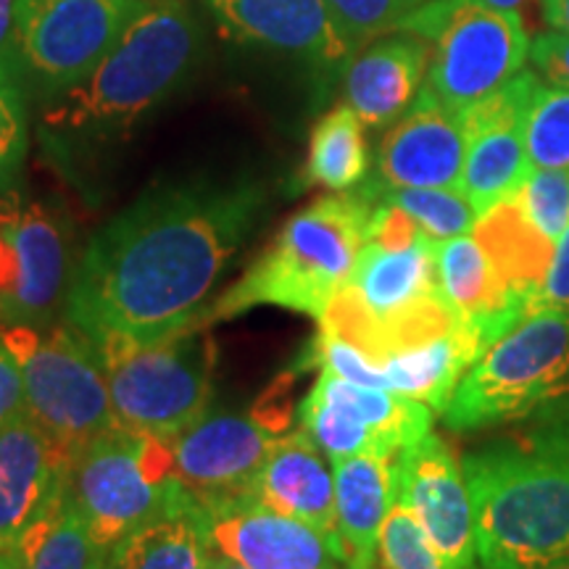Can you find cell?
Masks as SVG:
<instances>
[{
    "mask_svg": "<svg viewBox=\"0 0 569 569\" xmlns=\"http://www.w3.org/2000/svg\"><path fill=\"white\" fill-rule=\"evenodd\" d=\"M430 59V42L419 34L377 38L348 63L346 106H351L365 127L398 122L417 101Z\"/></svg>",
    "mask_w": 569,
    "mask_h": 569,
    "instance_id": "ffe728a7",
    "label": "cell"
},
{
    "mask_svg": "<svg viewBox=\"0 0 569 569\" xmlns=\"http://www.w3.org/2000/svg\"><path fill=\"white\" fill-rule=\"evenodd\" d=\"M398 501L407 503L446 569H480L465 467L440 436L398 453Z\"/></svg>",
    "mask_w": 569,
    "mask_h": 569,
    "instance_id": "5bb4252c",
    "label": "cell"
},
{
    "mask_svg": "<svg viewBox=\"0 0 569 569\" xmlns=\"http://www.w3.org/2000/svg\"><path fill=\"white\" fill-rule=\"evenodd\" d=\"M284 436L264 411L209 409L172 438L174 475L206 509L253 496L277 438Z\"/></svg>",
    "mask_w": 569,
    "mask_h": 569,
    "instance_id": "4fadbf2b",
    "label": "cell"
},
{
    "mask_svg": "<svg viewBox=\"0 0 569 569\" xmlns=\"http://www.w3.org/2000/svg\"><path fill=\"white\" fill-rule=\"evenodd\" d=\"M482 351H486V343L478 332L461 325L459 330L443 338L393 353L382 361V375H386L388 390L417 398L436 415H443L457 393L461 377L480 359Z\"/></svg>",
    "mask_w": 569,
    "mask_h": 569,
    "instance_id": "4316f807",
    "label": "cell"
},
{
    "mask_svg": "<svg viewBox=\"0 0 569 569\" xmlns=\"http://www.w3.org/2000/svg\"><path fill=\"white\" fill-rule=\"evenodd\" d=\"M536 309L569 311V227L557 240V251H553L549 274L536 298Z\"/></svg>",
    "mask_w": 569,
    "mask_h": 569,
    "instance_id": "74e56055",
    "label": "cell"
},
{
    "mask_svg": "<svg viewBox=\"0 0 569 569\" xmlns=\"http://www.w3.org/2000/svg\"><path fill=\"white\" fill-rule=\"evenodd\" d=\"M151 0H17L13 56L48 92L80 84Z\"/></svg>",
    "mask_w": 569,
    "mask_h": 569,
    "instance_id": "30bf717a",
    "label": "cell"
},
{
    "mask_svg": "<svg viewBox=\"0 0 569 569\" xmlns=\"http://www.w3.org/2000/svg\"><path fill=\"white\" fill-rule=\"evenodd\" d=\"M0 343L17 361L34 422L71 457L122 425L101 353L77 327H6Z\"/></svg>",
    "mask_w": 569,
    "mask_h": 569,
    "instance_id": "8992f818",
    "label": "cell"
},
{
    "mask_svg": "<svg viewBox=\"0 0 569 569\" xmlns=\"http://www.w3.org/2000/svg\"><path fill=\"white\" fill-rule=\"evenodd\" d=\"M338 27L359 51L369 40L398 32L411 13L422 9L427 0H325Z\"/></svg>",
    "mask_w": 569,
    "mask_h": 569,
    "instance_id": "d6a6232c",
    "label": "cell"
},
{
    "mask_svg": "<svg viewBox=\"0 0 569 569\" xmlns=\"http://www.w3.org/2000/svg\"><path fill=\"white\" fill-rule=\"evenodd\" d=\"M27 411L30 409H27L24 380L13 356L0 343V430Z\"/></svg>",
    "mask_w": 569,
    "mask_h": 569,
    "instance_id": "f35d334b",
    "label": "cell"
},
{
    "mask_svg": "<svg viewBox=\"0 0 569 569\" xmlns=\"http://www.w3.org/2000/svg\"><path fill=\"white\" fill-rule=\"evenodd\" d=\"M213 21L240 46L269 48L340 69L356 48L325 0H206Z\"/></svg>",
    "mask_w": 569,
    "mask_h": 569,
    "instance_id": "e0dca14e",
    "label": "cell"
},
{
    "mask_svg": "<svg viewBox=\"0 0 569 569\" xmlns=\"http://www.w3.org/2000/svg\"><path fill=\"white\" fill-rule=\"evenodd\" d=\"M372 203L356 193L322 196L277 232L243 280L232 284L211 309H203L198 327L246 315L256 306H280L322 319L359 261L367 243Z\"/></svg>",
    "mask_w": 569,
    "mask_h": 569,
    "instance_id": "3957f363",
    "label": "cell"
},
{
    "mask_svg": "<svg viewBox=\"0 0 569 569\" xmlns=\"http://www.w3.org/2000/svg\"><path fill=\"white\" fill-rule=\"evenodd\" d=\"M177 480L172 440L113 427L71 457L67 498L111 549L163 507Z\"/></svg>",
    "mask_w": 569,
    "mask_h": 569,
    "instance_id": "9c48e42d",
    "label": "cell"
},
{
    "mask_svg": "<svg viewBox=\"0 0 569 569\" xmlns=\"http://www.w3.org/2000/svg\"><path fill=\"white\" fill-rule=\"evenodd\" d=\"M375 569H446L407 503L396 501L382 525Z\"/></svg>",
    "mask_w": 569,
    "mask_h": 569,
    "instance_id": "1f68e13d",
    "label": "cell"
},
{
    "mask_svg": "<svg viewBox=\"0 0 569 569\" xmlns=\"http://www.w3.org/2000/svg\"><path fill=\"white\" fill-rule=\"evenodd\" d=\"M206 569H248L243 565H238V561L224 557V553H219V557H211L209 565H206Z\"/></svg>",
    "mask_w": 569,
    "mask_h": 569,
    "instance_id": "b9f144b4",
    "label": "cell"
},
{
    "mask_svg": "<svg viewBox=\"0 0 569 569\" xmlns=\"http://www.w3.org/2000/svg\"><path fill=\"white\" fill-rule=\"evenodd\" d=\"M436 259L440 293L457 311L461 325L478 332L486 348L519 317L536 311L498 280L488 256L469 234L438 243Z\"/></svg>",
    "mask_w": 569,
    "mask_h": 569,
    "instance_id": "cb8c5ba5",
    "label": "cell"
},
{
    "mask_svg": "<svg viewBox=\"0 0 569 569\" xmlns=\"http://www.w3.org/2000/svg\"><path fill=\"white\" fill-rule=\"evenodd\" d=\"M551 569H569V561H567V565H559V567H551Z\"/></svg>",
    "mask_w": 569,
    "mask_h": 569,
    "instance_id": "f6af8a7d",
    "label": "cell"
},
{
    "mask_svg": "<svg viewBox=\"0 0 569 569\" xmlns=\"http://www.w3.org/2000/svg\"><path fill=\"white\" fill-rule=\"evenodd\" d=\"M465 453L480 569L569 561V398Z\"/></svg>",
    "mask_w": 569,
    "mask_h": 569,
    "instance_id": "7a4b0ae2",
    "label": "cell"
},
{
    "mask_svg": "<svg viewBox=\"0 0 569 569\" xmlns=\"http://www.w3.org/2000/svg\"><path fill=\"white\" fill-rule=\"evenodd\" d=\"M211 549L209 509L177 478L163 507L111 546L106 569H206Z\"/></svg>",
    "mask_w": 569,
    "mask_h": 569,
    "instance_id": "7402d4cb",
    "label": "cell"
},
{
    "mask_svg": "<svg viewBox=\"0 0 569 569\" xmlns=\"http://www.w3.org/2000/svg\"><path fill=\"white\" fill-rule=\"evenodd\" d=\"M422 240H430V238H427L422 227H419L407 211L398 209L396 203H388V201L372 203V213H369V224H367L369 246L396 251V248H409L415 243H422Z\"/></svg>",
    "mask_w": 569,
    "mask_h": 569,
    "instance_id": "d590c367",
    "label": "cell"
},
{
    "mask_svg": "<svg viewBox=\"0 0 569 569\" xmlns=\"http://www.w3.org/2000/svg\"><path fill=\"white\" fill-rule=\"evenodd\" d=\"M436 251V240H422V243L396 248V251L369 243L361 248L348 284L375 315L377 330L382 322L411 309L415 303L440 293ZM377 361H380V351H377Z\"/></svg>",
    "mask_w": 569,
    "mask_h": 569,
    "instance_id": "484cf974",
    "label": "cell"
},
{
    "mask_svg": "<svg viewBox=\"0 0 569 569\" xmlns=\"http://www.w3.org/2000/svg\"><path fill=\"white\" fill-rule=\"evenodd\" d=\"M13 13L17 0H0V59L6 61L13 56Z\"/></svg>",
    "mask_w": 569,
    "mask_h": 569,
    "instance_id": "ab89813d",
    "label": "cell"
},
{
    "mask_svg": "<svg viewBox=\"0 0 569 569\" xmlns=\"http://www.w3.org/2000/svg\"><path fill=\"white\" fill-rule=\"evenodd\" d=\"M432 411L417 398L348 382L322 369L298 409V425L330 461L346 457H398L430 436Z\"/></svg>",
    "mask_w": 569,
    "mask_h": 569,
    "instance_id": "7c38bea8",
    "label": "cell"
},
{
    "mask_svg": "<svg viewBox=\"0 0 569 569\" xmlns=\"http://www.w3.org/2000/svg\"><path fill=\"white\" fill-rule=\"evenodd\" d=\"M198 21L180 0H151L106 59L61 92L46 124L63 132H122L180 88L198 59Z\"/></svg>",
    "mask_w": 569,
    "mask_h": 569,
    "instance_id": "277c9868",
    "label": "cell"
},
{
    "mask_svg": "<svg viewBox=\"0 0 569 569\" xmlns=\"http://www.w3.org/2000/svg\"><path fill=\"white\" fill-rule=\"evenodd\" d=\"M530 172L569 169V90L538 84L525 119Z\"/></svg>",
    "mask_w": 569,
    "mask_h": 569,
    "instance_id": "4dcf8cb0",
    "label": "cell"
},
{
    "mask_svg": "<svg viewBox=\"0 0 569 569\" xmlns=\"http://www.w3.org/2000/svg\"><path fill=\"white\" fill-rule=\"evenodd\" d=\"M398 32L432 42L425 88L459 117L515 80L530 56L519 13L480 0H427Z\"/></svg>",
    "mask_w": 569,
    "mask_h": 569,
    "instance_id": "52a82bcc",
    "label": "cell"
},
{
    "mask_svg": "<svg viewBox=\"0 0 569 569\" xmlns=\"http://www.w3.org/2000/svg\"><path fill=\"white\" fill-rule=\"evenodd\" d=\"M525 211L551 240L569 227V169H536L517 193Z\"/></svg>",
    "mask_w": 569,
    "mask_h": 569,
    "instance_id": "e575fe53",
    "label": "cell"
},
{
    "mask_svg": "<svg viewBox=\"0 0 569 569\" xmlns=\"http://www.w3.org/2000/svg\"><path fill=\"white\" fill-rule=\"evenodd\" d=\"M0 569H24L19 551H0Z\"/></svg>",
    "mask_w": 569,
    "mask_h": 569,
    "instance_id": "7bdbcfd3",
    "label": "cell"
},
{
    "mask_svg": "<svg viewBox=\"0 0 569 569\" xmlns=\"http://www.w3.org/2000/svg\"><path fill=\"white\" fill-rule=\"evenodd\" d=\"M546 21L559 32H569V0H543Z\"/></svg>",
    "mask_w": 569,
    "mask_h": 569,
    "instance_id": "60d3db41",
    "label": "cell"
},
{
    "mask_svg": "<svg viewBox=\"0 0 569 569\" xmlns=\"http://www.w3.org/2000/svg\"><path fill=\"white\" fill-rule=\"evenodd\" d=\"M532 71L551 88L569 90V32H543L530 42Z\"/></svg>",
    "mask_w": 569,
    "mask_h": 569,
    "instance_id": "8d00e7d4",
    "label": "cell"
},
{
    "mask_svg": "<svg viewBox=\"0 0 569 569\" xmlns=\"http://www.w3.org/2000/svg\"><path fill=\"white\" fill-rule=\"evenodd\" d=\"M336 472V546L343 569H375L382 525L398 501V457H346Z\"/></svg>",
    "mask_w": 569,
    "mask_h": 569,
    "instance_id": "44dd1931",
    "label": "cell"
},
{
    "mask_svg": "<svg viewBox=\"0 0 569 569\" xmlns=\"http://www.w3.org/2000/svg\"><path fill=\"white\" fill-rule=\"evenodd\" d=\"M472 238L488 256L498 280L536 309V298L549 274L557 240H551L532 222L522 201L511 196L482 211L475 222Z\"/></svg>",
    "mask_w": 569,
    "mask_h": 569,
    "instance_id": "d4e9b609",
    "label": "cell"
},
{
    "mask_svg": "<svg viewBox=\"0 0 569 569\" xmlns=\"http://www.w3.org/2000/svg\"><path fill=\"white\" fill-rule=\"evenodd\" d=\"M253 498L280 515L315 525L336 540V472L301 427L277 438L256 480Z\"/></svg>",
    "mask_w": 569,
    "mask_h": 569,
    "instance_id": "603a6c76",
    "label": "cell"
},
{
    "mask_svg": "<svg viewBox=\"0 0 569 569\" xmlns=\"http://www.w3.org/2000/svg\"><path fill=\"white\" fill-rule=\"evenodd\" d=\"M359 193L369 203H396L436 243L469 234L478 222V211L459 188H382L380 182L369 180Z\"/></svg>",
    "mask_w": 569,
    "mask_h": 569,
    "instance_id": "f546056e",
    "label": "cell"
},
{
    "mask_svg": "<svg viewBox=\"0 0 569 569\" xmlns=\"http://www.w3.org/2000/svg\"><path fill=\"white\" fill-rule=\"evenodd\" d=\"M538 84L540 77L536 71L522 69L515 80L461 113L467 132L461 193L469 198L478 217L503 198L517 196L528 180L525 119Z\"/></svg>",
    "mask_w": 569,
    "mask_h": 569,
    "instance_id": "9a60e30c",
    "label": "cell"
},
{
    "mask_svg": "<svg viewBox=\"0 0 569 569\" xmlns=\"http://www.w3.org/2000/svg\"><path fill=\"white\" fill-rule=\"evenodd\" d=\"M71 453L27 411L0 430V551H17L67 496Z\"/></svg>",
    "mask_w": 569,
    "mask_h": 569,
    "instance_id": "2e32d148",
    "label": "cell"
},
{
    "mask_svg": "<svg viewBox=\"0 0 569 569\" xmlns=\"http://www.w3.org/2000/svg\"><path fill=\"white\" fill-rule=\"evenodd\" d=\"M17 551L24 569H106L109 557L67 496Z\"/></svg>",
    "mask_w": 569,
    "mask_h": 569,
    "instance_id": "f1b7e54d",
    "label": "cell"
},
{
    "mask_svg": "<svg viewBox=\"0 0 569 569\" xmlns=\"http://www.w3.org/2000/svg\"><path fill=\"white\" fill-rule=\"evenodd\" d=\"M569 398V311L519 317L461 377L443 411L457 432L522 422Z\"/></svg>",
    "mask_w": 569,
    "mask_h": 569,
    "instance_id": "5b68a950",
    "label": "cell"
},
{
    "mask_svg": "<svg viewBox=\"0 0 569 569\" xmlns=\"http://www.w3.org/2000/svg\"><path fill=\"white\" fill-rule=\"evenodd\" d=\"M369 172L365 122L351 106H338L319 119L309 140L306 182L322 184L332 193H348Z\"/></svg>",
    "mask_w": 569,
    "mask_h": 569,
    "instance_id": "83f0119b",
    "label": "cell"
},
{
    "mask_svg": "<svg viewBox=\"0 0 569 569\" xmlns=\"http://www.w3.org/2000/svg\"><path fill=\"white\" fill-rule=\"evenodd\" d=\"M467 161V132L459 113L448 111L430 90H419L377 151L382 188H459Z\"/></svg>",
    "mask_w": 569,
    "mask_h": 569,
    "instance_id": "d6986e66",
    "label": "cell"
},
{
    "mask_svg": "<svg viewBox=\"0 0 569 569\" xmlns=\"http://www.w3.org/2000/svg\"><path fill=\"white\" fill-rule=\"evenodd\" d=\"M98 353L113 411L127 430L172 440L211 409L217 346L203 327Z\"/></svg>",
    "mask_w": 569,
    "mask_h": 569,
    "instance_id": "ba28073f",
    "label": "cell"
},
{
    "mask_svg": "<svg viewBox=\"0 0 569 569\" xmlns=\"http://www.w3.org/2000/svg\"><path fill=\"white\" fill-rule=\"evenodd\" d=\"M264 201L251 180L148 190L92 234L69 290L67 325L98 351L193 330Z\"/></svg>",
    "mask_w": 569,
    "mask_h": 569,
    "instance_id": "6da1fadb",
    "label": "cell"
},
{
    "mask_svg": "<svg viewBox=\"0 0 569 569\" xmlns=\"http://www.w3.org/2000/svg\"><path fill=\"white\" fill-rule=\"evenodd\" d=\"M67 227L51 209L6 190L0 196V330L51 327L74 282Z\"/></svg>",
    "mask_w": 569,
    "mask_h": 569,
    "instance_id": "8fae6325",
    "label": "cell"
},
{
    "mask_svg": "<svg viewBox=\"0 0 569 569\" xmlns=\"http://www.w3.org/2000/svg\"><path fill=\"white\" fill-rule=\"evenodd\" d=\"M480 3L486 6H496V9H509V11H517L519 3H525V0H480Z\"/></svg>",
    "mask_w": 569,
    "mask_h": 569,
    "instance_id": "ee69618b",
    "label": "cell"
},
{
    "mask_svg": "<svg viewBox=\"0 0 569 569\" xmlns=\"http://www.w3.org/2000/svg\"><path fill=\"white\" fill-rule=\"evenodd\" d=\"M211 546L248 569H343L338 546L303 519L280 515L253 496L209 509Z\"/></svg>",
    "mask_w": 569,
    "mask_h": 569,
    "instance_id": "ac0fdd59",
    "label": "cell"
},
{
    "mask_svg": "<svg viewBox=\"0 0 569 569\" xmlns=\"http://www.w3.org/2000/svg\"><path fill=\"white\" fill-rule=\"evenodd\" d=\"M27 106L13 67L0 59V196L11 188L27 156Z\"/></svg>",
    "mask_w": 569,
    "mask_h": 569,
    "instance_id": "836d02e7",
    "label": "cell"
}]
</instances>
